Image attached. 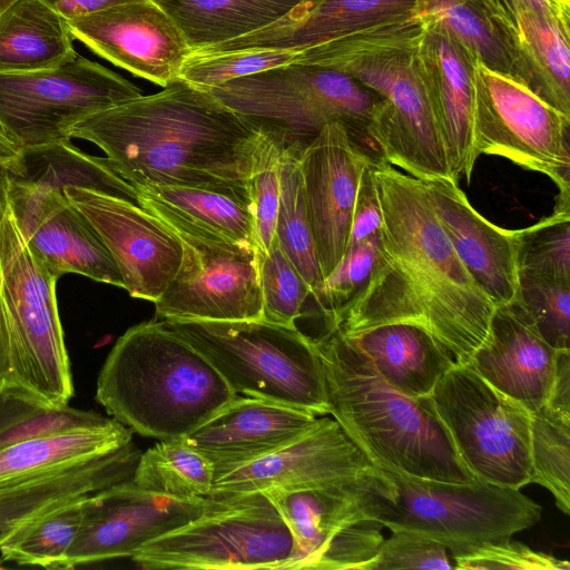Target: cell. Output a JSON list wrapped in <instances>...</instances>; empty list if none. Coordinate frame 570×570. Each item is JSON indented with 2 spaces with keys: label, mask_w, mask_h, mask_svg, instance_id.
Segmentation results:
<instances>
[{
  "label": "cell",
  "mask_w": 570,
  "mask_h": 570,
  "mask_svg": "<svg viewBox=\"0 0 570 570\" xmlns=\"http://www.w3.org/2000/svg\"><path fill=\"white\" fill-rule=\"evenodd\" d=\"M355 488L363 518L439 542L450 557L511 539L538 523L542 513L520 490L476 478L444 482L374 466L355 480Z\"/></svg>",
  "instance_id": "8992f818"
},
{
  "label": "cell",
  "mask_w": 570,
  "mask_h": 570,
  "mask_svg": "<svg viewBox=\"0 0 570 570\" xmlns=\"http://www.w3.org/2000/svg\"><path fill=\"white\" fill-rule=\"evenodd\" d=\"M141 451L132 441L58 468L0 483V548L36 520L132 479Z\"/></svg>",
  "instance_id": "7402d4cb"
},
{
  "label": "cell",
  "mask_w": 570,
  "mask_h": 570,
  "mask_svg": "<svg viewBox=\"0 0 570 570\" xmlns=\"http://www.w3.org/2000/svg\"><path fill=\"white\" fill-rule=\"evenodd\" d=\"M434 212L464 267L495 306L518 299L519 229L487 220L453 180L424 181Z\"/></svg>",
  "instance_id": "d4e9b609"
},
{
  "label": "cell",
  "mask_w": 570,
  "mask_h": 570,
  "mask_svg": "<svg viewBox=\"0 0 570 570\" xmlns=\"http://www.w3.org/2000/svg\"><path fill=\"white\" fill-rule=\"evenodd\" d=\"M225 105L275 136L283 148H304L330 122L355 137L379 97L351 76L313 65L291 63L208 89Z\"/></svg>",
  "instance_id": "9c48e42d"
},
{
  "label": "cell",
  "mask_w": 570,
  "mask_h": 570,
  "mask_svg": "<svg viewBox=\"0 0 570 570\" xmlns=\"http://www.w3.org/2000/svg\"><path fill=\"white\" fill-rule=\"evenodd\" d=\"M518 301L541 337L556 350H570V285L519 278Z\"/></svg>",
  "instance_id": "ee69618b"
},
{
  "label": "cell",
  "mask_w": 570,
  "mask_h": 570,
  "mask_svg": "<svg viewBox=\"0 0 570 570\" xmlns=\"http://www.w3.org/2000/svg\"><path fill=\"white\" fill-rule=\"evenodd\" d=\"M341 333L387 384L409 396H430L441 377L456 364L448 348L416 325L390 323Z\"/></svg>",
  "instance_id": "f1b7e54d"
},
{
  "label": "cell",
  "mask_w": 570,
  "mask_h": 570,
  "mask_svg": "<svg viewBox=\"0 0 570 570\" xmlns=\"http://www.w3.org/2000/svg\"><path fill=\"white\" fill-rule=\"evenodd\" d=\"M183 31L193 51L263 28L302 0H150Z\"/></svg>",
  "instance_id": "d6a6232c"
},
{
  "label": "cell",
  "mask_w": 570,
  "mask_h": 570,
  "mask_svg": "<svg viewBox=\"0 0 570 570\" xmlns=\"http://www.w3.org/2000/svg\"><path fill=\"white\" fill-rule=\"evenodd\" d=\"M541 14L570 28V0H524Z\"/></svg>",
  "instance_id": "db71d44e"
},
{
  "label": "cell",
  "mask_w": 570,
  "mask_h": 570,
  "mask_svg": "<svg viewBox=\"0 0 570 570\" xmlns=\"http://www.w3.org/2000/svg\"><path fill=\"white\" fill-rule=\"evenodd\" d=\"M510 58L513 76L570 115V28L524 0H482Z\"/></svg>",
  "instance_id": "484cf974"
},
{
  "label": "cell",
  "mask_w": 570,
  "mask_h": 570,
  "mask_svg": "<svg viewBox=\"0 0 570 570\" xmlns=\"http://www.w3.org/2000/svg\"><path fill=\"white\" fill-rule=\"evenodd\" d=\"M213 495L178 499L125 481L88 495L61 569L131 557L142 546L205 513Z\"/></svg>",
  "instance_id": "9a60e30c"
},
{
  "label": "cell",
  "mask_w": 570,
  "mask_h": 570,
  "mask_svg": "<svg viewBox=\"0 0 570 570\" xmlns=\"http://www.w3.org/2000/svg\"><path fill=\"white\" fill-rule=\"evenodd\" d=\"M454 569L466 570H569L567 560L538 552L512 538L451 557Z\"/></svg>",
  "instance_id": "c3c4849f"
},
{
  "label": "cell",
  "mask_w": 570,
  "mask_h": 570,
  "mask_svg": "<svg viewBox=\"0 0 570 570\" xmlns=\"http://www.w3.org/2000/svg\"><path fill=\"white\" fill-rule=\"evenodd\" d=\"M131 480L159 494L178 499L202 498L212 492L214 469L186 438L159 440L140 454Z\"/></svg>",
  "instance_id": "8d00e7d4"
},
{
  "label": "cell",
  "mask_w": 570,
  "mask_h": 570,
  "mask_svg": "<svg viewBox=\"0 0 570 570\" xmlns=\"http://www.w3.org/2000/svg\"><path fill=\"white\" fill-rule=\"evenodd\" d=\"M31 253L9 207L0 213V380L52 405L73 396L56 283Z\"/></svg>",
  "instance_id": "52a82bcc"
},
{
  "label": "cell",
  "mask_w": 570,
  "mask_h": 570,
  "mask_svg": "<svg viewBox=\"0 0 570 570\" xmlns=\"http://www.w3.org/2000/svg\"><path fill=\"white\" fill-rule=\"evenodd\" d=\"M381 224L382 213L374 175V159L371 157L361 171L346 252L379 235Z\"/></svg>",
  "instance_id": "f907efd6"
},
{
  "label": "cell",
  "mask_w": 570,
  "mask_h": 570,
  "mask_svg": "<svg viewBox=\"0 0 570 570\" xmlns=\"http://www.w3.org/2000/svg\"><path fill=\"white\" fill-rule=\"evenodd\" d=\"M68 20L41 0H16L0 13V73L39 71L77 57Z\"/></svg>",
  "instance_id": "4dcf8cb0"
},
{
  "label": "cell",
  "mask_w": 570,
  "mask_h": 570,
  "mask_svg": "<svg viewBox=\"0 0 570 570\" xmlns=\"http://www.w3.org/2000/svg\"><path fill=\"white\" fill-rule=\"evenodd\" d=\"M374 175L382 213L377 259L364 288L324 318L326 330L416 325L466 365L487 338L497 306L458 256L424 181L381 158L374 159Z\"/></svg>",
  "instance_id": "6da1fadb"
},
{
  "label": "cell",
  "mask_w": 570,
  "mask_h": 570,
  "mask_svg": "<svg viewBox=\"0 0 570 570\" xmlns=\"http://www.w3.org/2000/svg\"><path fill=\"white\" fill-rule=\"evenodd\" d=\"M519 230V278L570 285V209Z\"/></svg>",
  "instance_id": "60d3db41"
},
{
  "label": "cell",
  "mask_w": 570,
  "mask_h": 570,
  "mask_svg": "<svg viewBox=\"0 0 570 570\" xmlns=\"http://www.w3.org/2000/svg\"><path fill=\"white\" fill-rule=\"evenodd\" d=\"M301 153L294 147L282 151V187L275 235L284 254L309 286L311 296H314L324 278L304 203Z\"/></svg>",
  "instance_id": "74e56055"
},
{
  "label": "cell",
  "mask_w": 570,
  "mask_h": 570,
  "mask_svg": "<svg viewBox=\"0 0 570 570\" xmlns=\"http://www.w3.org/2000/svg\"><path fill=\"white\" fill-rule=\"evenodd\" d=\"M161 321L196 348L236 395L328 414L315 340L297 327L263 320Z\"/></svg>",
  "instance_id": "ba28073f"
},
{
  "label": "cell",
  "mask_w": 570,
  "mask_h": 570,
  "mask_svg": "<svg viewBox=\"0 0 570 570\" xmlns=\"http://www.w3.org/2000/svg\"><path fill=\"white\" fill-rule=\"evenodd\" d=\"M391 532L363 570L454 569L449 551L439 542L410 531Z\"/></svg>",
  "instance_id": "7dc6e473"
},
{
  "label": "cell",
  "mask_w": 570,
  "mask_h": 570,
  "mask_svg": "<svg viewBox=\"0 0 570 570\" xmlns=\"http://www.w3.org/2000/svg\"><path fill=\"white\" fill-rule=\"evenodd\" d=\"M202 515L142 546L131 560L142 569L285 570L292 533L261 491L212 493Z\"/></svg>",
  "instance_id": "30bf717a"
},
{
  "label": "cell",
  "mask_w": 570,
  "mask_h": 570,
  "mask_svg": "<svg viewBox=\"0 0 570 570\" xmlns=\"http://www.w3.org/2000/svg\"><path fill=\"white\" fill-rule=\"evenodd\" d=\"M258 276L263 297L262 320L297 327L303 305L311 289L303 276L284 254L276 237L263 252L257 247Z\"/></svg>",
  "instance_id": "7bdbcfd3"
},
{
  "label": "cell",
  "mask_w": 570,
  "mask_h": 570,
  "mask_svg": "<svg viewBox=\"0 0 570 570\" xmlns=\"http://www.w3.org/2000/svg\"><path fill=\"white\" fill-rule=\"evenodd\" d=\"M7 166L9 180L53 189L78 186L137 204L135 187L109 166L106 157L90 156L70 140L21 148Z\"/></svg>",
  "instance_id": "1f68e13d"
},
{
  "label": "cell",
  "mask_w": 570,
  "mask_h": 570,
  "mask_svg": "<svg viewBox=\"0 0 570 570\" xmlns=\"http://www.w3.org/2000/svg\"><path fill=\"white\" fill-rule=\"evenodd\" d=\"M302 48H250L220 52L194 51L186 59L179 79L212 89L239 77L294 63Z\"/></svg>",
  "instance_id": "b9f144b4"
},
{
  "label": "cell",
  "mask_w": 570,
  "mask_h": 570,
  "mask_svg": "<svg viewBox=\"0 0 570 570\" xmlns=\"http://www.w3.org/2000/svg\"><path fill=\"white\" fill-rule=\"evenodd\" d=\"M431 397L474 478L518 490L531 483L530 413L523 406L458 363L441 377Z\"/></svg>",
  "instance_id": "7c38bea8"
},
{
  "label": "cell",
  "mask_w": 570,
  "mask_h": 570,
  "mask_svg": "<svg viewBox=\"0 0 570 570\" xmlns=\"http://www.w3.org/2000/svg\"><path fill=\"white\" fill-rule=\"evenodd\" d=\"M63 193L110 252L128 294L155 303L179 268L178 236L136 203L78 186Z\"/></svg>",
  "instance_id": "2e32d148"
},
{
  "label": "cell",
  "mask_w": 570,
  "mask_h": 570,
  "mask_svg": "<svg viewBox=\"0 0 570 570\" xmlns=\"http://www.w3.org/2000/svg\"><path fill=\"white\" fill-rule=\"evenodd\" d=\"M110 420L69 404L52 405L14 381L0 380V451L41 435L99 426Z\"/></svg>",
  "instance_id": "d590c367"
},
{
  "label": "cell",
  "mask_w": 570,
  "mask_h": 570,
  "mask_svg": "<svg viewBox=\"0 0 570 570\" xmlns=\"http://www.w3.org/2000/svg\"><path fill=\"white\" fill-rule=\"evenodd\" d=\"M356 479L261 491L276 507L293 537V553L285 569H313L335 534L362 518Z\"/></svg>",
  "instance_id": "f546056e"
},
{
  "label": "cell",
  "mask_w": 570,
  "mask_h": 570,
  "mask_svg": "<svg viewBox=\"0 0 570 570\" xmlns=\"http://www.w3.org/2000/svg\"><path fill=\"white\" fill-rule=\"evenodd\" d=\"M421 80L444 142L452 178L469 183L479 158L474 145L476 60L449 36L425 30L415 52Z\"/></svg>",
  "instance_id": "cb8c5ba5"
},
{
  "label": "cell",
  "mask_w": 570,
  "mask_h": 570,
  "mask_svg": "<svg viewBox=\"0 0 570 570\" xmlns=\"http://www.w3.org/2000/svg\"><path fill=\"white\" fill-rule=\"evenodd\" d=\"M69 137L98 146L132 186L249 194L269 132L210 91L178 79L82 119Z\"/></svg>",
  "instance_id": "7a4b0ae2"
},
{
  "label": "cell",
  "mask_w": 570,
  "mask_h": 570,
  "mask_svg": "<svg viewBox=\"0 0 570 570\" xmlns=\"http://www.w3.org/2000/svg\"><path fill=\"white\" fill-rule=\"evenodd\" d=\"M531 483L551 492L570 513V412L543 405L530 413Z\"/></svg>",
  "instance_id": "f35d334b"
},
{
  "label": "cell",
  "mask_w": 570,
  "mask_h": 570,
  "mask_svg": "<svg viewBox=\"0 0 570 570\" xmlns=\"http://www.w3.org/2000/svg\"><path fill=\"white\" fill-rule=\"evenodd\" d=\"M318 417L305 410L237 395L185 438L210 461L215 481L294 441Z\"/></svg>",
  "instance_id": "603a6c76"
},
{
  "label": "cell",
  "mask_w": 570,
  "mask_h": 570,
  "mask_svg": "<svg viewBox=\"0 0 570 570\" xmlns=\"http://www.w3.org/2000/svg\"><path fill=\"white\" fill-rule=\"evenodd\" d=\"M8 204L29 249L51 274H80L124 288L110 252L63 189L9 180Z\"/></svg>",
  "instance_id": "ac0fdd59"
},
{
  "label": "cell",
  "mask_w": 570,
  "mask_h": 570,
  "mask_svg": "<svg viewBox=\"0 0 570 570\" xmlns=\"http://www.w3.org/2000/svg\"><path fill=\"white\" fill-rule=\"evenodd\" d=\"M16 0H0V13L4 11Z\"/></svg>",
  "instance_id": "6f0895ef"
},
{
  "label": "cell",
  "mask_w": 570,
  "mask_h": 570,
  "mask_svg": "<svg viewBox=\"0 0 570 570\" xmlns=\"http://www.w3.org/2000/svg\"><path fill=\"white\" fill-rule=\"evenodd\" d=\"M141 95L79 53L56 68L0 73V131L20 149L70 140V129L82 119Z\"/></svg>",
  "instance_id": "4fadbf2b"
},
{
  "label": "cell",
  "mask_w": 570,
  "mask_h": 570,
  "mask_svg": "<svg viewBox=\"0 0 570 570\" xmlns=\"http://www.w3.org/2000/svg\"><path fill=\"white\" fill-rule=\"evenodd\" d=\"M424 32L412 16L305 47L294 63L344 72L379 97L365 134L381 159L422 181H455L416 66Z\"/></svg>",
  "instance_id": "277c9868"
},
{
  "label": "cell",
  "mask_w": 570,
  "mask_h": 570,
  "mask_svg": "<svg viewBox=\"0 0 570 570\" xmlns=\"http://www.w3.org/2000/svg\"><path fill=\"white\" fill-rule=\"evenodd\" d=\"M373 468L340 424L323 415L277 451L216 479L210 494L327 484L356 479Z\"/></svg>",
  "instance_id": "ffe728a7"
},
{
  "label": "cell",
  "mask_w": 570,
  "mask_h": 570,
  "mask_svg": "<svg viewBox=\"0 0 570 570\" xmlns=\"http://www.w3.org/2000/svg\"><path fill=\"white\" fill-rule=\"evenodd\" d=\"M380 234L372 236L347 250L335 267L324 278L313 296L324 318L356 296L368 282L379 254Z\"/></svg>",
  "instance_id": "bcb514c9"
},
{
  "label": "cell",
  "mask_w": 570,
  "mask_h": 570,
  "mask_svg": "<svg viewBox=\"0 0 570 570\" xmlns=\"http://www.w3.org/2000/svg\"><path fill=\"white\" fill-rule=\"evenodd\" d=\"M167 226L178 236L183 256L176 275L154 303L156 320H262L257 246L210 239Z\"/></svg>",
  "instance_id": "5bb4252c"
},
{
  "label": "cell",
  "mask_w": 570,
  "mask_h": 570,
  "mask_svg": "<svg viewBox=\"0 0 570 570\" xmlns=\"http://www.w3.org/2000/svg\"><path fill=\"white\" fill-rule=\"evenodd\" d=\"M0 568H1V566H0Z\"/></svg>",
  "instance_id": "680465c9"
},
{
  "label": "cell",
  "mask_w": 570,
  "mask_h": 570,
  "mask_svg": "<svg viewBox=\"0 0 570 570\" xmlns=\"http://www.w3.org/2000/svg\"><path fill=\"white\" fill-rule=\"evenodd\" d=\"M87 497L43 515L13 535L0 548V562L61 569L80 525Z\"/></svg>",
  "instance_id": "ab89813d"
},
{
  "label": "cell",
  "mask_w": 570,
  "mask_h": 570,
  "mask_svg": "<svg viewBox=\"0 0 570 570\" xmlns=\"http://www.w3.org/2000/svg\"><path fill=\"white\" fill-rule=\"evenodd\" d=\"M20 151V148L6 138L0 131V159L7 164L14 159Z\"/></svg>",
  "instance_id": "9f6ffc18"
},
{
  "label": "cell",
  "mask_w": 570,
  "mask_h": 570,
  "mask_svg": "<svg viewBox=\"0 0 570 570\" xmlns=\"http://www.w3.org/2000/svg\"><path fill=\"white\" fill-rule=\"evenodd\" d=\"M546 405L570 412V350L559 351L554 381Z\"/></svg>",
  "instance_id": "816d5d0a"
},
{
  "label": "cell",
  "mask_w": 570,
  "mask_h": 570,
  "mask_svg": "<svg viewBox=\"0 0 570 570\" xmlns=\"http://www.w3.org/2000/svg\"><path fill=\"white\" fill-rule=\"evenodd\" d=\"M132 441V431L111 420L30 439L0 451V483L87 459Z\"/></svg>",
  "instance_id": "836d02e7"
},
{
  "label": "cell",
  "mask_w": 570,
  "mask_h": 570,
  "mask_svg": "<svg viewBox=\"0 0 570 570\" xmlns=\"http://www.w3.org/2000/svg\"><path fill=\"white\" fill-rule=\"evenodd\" d=\"M314 340L328 414L375 468L444 482L474 479L461 461L431 395L413 397L392 387L337 330H326Z\"/></svg>",
  "instance_id": "3957f363"
},
{
  "label": "cell",
  "mask_w": 570,
  "mask_h": 570,
  "mask_svg": "<svg viewBox=\"0 0 570 570\" xmlns=\"http://www.w3.org/2000/svg\"><path fill=\"white\" fill-rule=\"evenodd\" d=\"M415 0H302L276 21L198 52L305 48L413 16Z\"/></svg>",
  "instance_id": "4316f807"
},
{
  "label": "cell",
  "mask_w": 570,
  "mask_h": 570,
  "mask_svg": "<svg viewBox=\"0 0 570 570\" xmlns=\"http://www.w3.org/2000/svg\"><path fill=\"white\" fill-rule=\"evenodd\" d=\"M383 525L358 518L344 527L313 566L315 570H363L384 540Z\"/></svg>",
  "instance_id": "681fc988"
},
{
  "label": "cell",
  "mask_w": 570,
  "mask_h": 570,
  "mask_svg": "<svg viewBox=\"0 0 570 570\" xmlns=\"http://www.w3.org/2000/svg\"><path fill=\"white\" fill-rule=\"evenodd\" d=\"M474 145L548 176L558 187L556 209H570V115L554 108L521 79L474 66Z\"/></svg>",
  "instance_id": "8fae6325"
},
{
  "label": "cell",
  "mask_w": 570,
  "mask_h": 570,
  "mask_svg": "<svg viewBox=\"0 0 570 570\" xmlns=\"http://www.w3.org/2000/svg\"><path fill=\"white\" fill-rule=\"evenodd\" d=\"M8 166L7 163L0 159V212L8 205Z\"/></svg>",
  "instance_id": "11a10c76"
},
{
  "label": "cell",
  "mask_w": 570,
  "mask_h": 570,
  "mask_svg": "<svg viewBox=\"0 0 570 570\" xmlns=\"http://www.w3.org/2000/svg\"><path fill=\"white\" fill-rule=\"evenodd\" d=\"M370 158L337 121L325 125L301 153L304 203L323 278L345 255L361 171Z\"/></svg>",
  "instance_id": "e0dca14e"
},
{
  "label": "cell",
  "mask_w": 570,
  "mask_h": 570,
  "mask_svg": "<svg viewBox=\"0 0 570 570\" xmlns=\"http://www.w3.org/2000/svg\"><path fill=\"white\" fill-rule=\"evenodd\" d=\"M67 20L138 0H41Z\"/></svg>",
  "instance_id": "f5cc1de1"
},
{
  "label": "cell",
  "mask_w": 570,
  "mask_h": 570,
  "mask_svg": "<svg viewBox=\"0 0 570 570\" xmlns=\"http://www.w3.org/2000/svg\"><path fill=\"white\" fill-rule=\"evenodd\" d=\"M75 40L135 76L166 87L193 52L178 26L150 0L68 20Z\"/></svg>",
  "instance_id": "d6986e66"
},
{
  "label": "cell",
  "mask_w": 570,
  "mask_h": 570,
  "mask_svg": "<svg viewBox=\"0 0 570 570\" xmlns=\"http://www.w3.org/2000/svg\"><path fill=\"white\" fill-rule=\"evenodd\" d=\"M134 187L137 204L166 225L210 239L257 246L249 194L174 185Z\"/></svg>",
  "instance_id": "83f0119b"
},
{
  "label": "cell",
  "mask_w": 570,
  "mask_h": 570,
  "mask_svg": "<svg viewBox=\"0 0 570 570\" xmlns=\"http://www.w3.org/2000/svg\"><path fill=\"white\" fill-rule=\"evenodd\" d=\"M268 132V131H267ZM283 146L269 134L259 164L249 179L257 247L266 252L276 237L281 199V158Z\"/></svg>",
  "instance_id": "f6af8a7d"
},
{
  "label": "cell",
  "mask_w": 570,
  "mask_h": 570,
  "mask_svg": "<svg viewBox=\"0 0 570 570\" xmlns=\"http://www.w3.org/2000/svg\"><path fill=\"white\" fill-rule=\"evenodd\" d=\"M413 16L425 30L445 33L487 68L513 75L482 0H415Z\"/></svg>",
  "instance_id": "e575fe53"
},
{
  "label": "cell",
  "mask_w": 570,
  "mask_h": 570,
  "mask_svg": "<svg viewBox=\"0 0 570 570\" xmlns=\"http://www.w3.org/2000/svg\"><path fill=\"white\" fill-rule=\"evenodd\" d=\"M237 395L215 367L161 320L128 328L99 372L96 401L132 432L185 438Z\"/></svg>",
  "instance_id": "5b68a950"
},
{
  "label": "cell",
  "mask_w": 570,
  "mask_h": 570,
  "mask_svg": "<svg viewBox=\"0 0 570 570\" xmlns=\"http://www.w3.org/2000/svg\"><path fill=\"white\" fill-rule=\"evenodd\" d=\"M559 351L541 337L515 299L497 306L487 338L466 365L532 413L549 399Z\"/></svg>",
  "instance_id": "44dd1931"
}]
</instances>
